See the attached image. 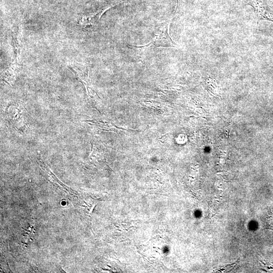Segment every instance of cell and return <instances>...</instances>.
Wrapping results in <instances>:
<instances>
[{
    "label": "cell",
    "mask_w": 273,
    "mask_h": 273,
    "mask_svg": "<svg viewBox=\"0 0 273 273\" xmlns=\"http://www.w3.org/2000/svg\"><path fill=\"white\" fill-rule=\"evenodd\" d=\"M171 23V21H167L156 25L153 29L151 41L143 47H176L177 45L172 40L169 34Z\"/></svg>",
    "instance_id": "1"
},
{
    "label": "cell",
    "mask_w": 273,
    "mask_h": 273,
    "mask_svg": "<svg viewBox=\"0 0 273 273\" xmlns=\"http://www.w3.org/2000/svg\"><path fill=\"white\" fill-rule=\"evenodd\" d=\"M119 3L120 2H118L115 4H112L106 6L94 13L83 16V17H82L81 19L79 20L78 25L83 26L88 25L95 26L99 24L102 15L105 11L111 8L112 6H114Z\"/></svg>",
    "instance_id": "2"
},
{
    "label": "cell",
    "mask_w": 273,
    "mask_h": 273,
    "mask_svg": "<svg viewBox=\"0 0 273 273\" xmlns=\"http://www.w3.org/2000/svg\"><path fill=\"white\" fill-rule=\"evenodd\" d=\"M265 222L266 229L273 230V209L269 213L266 217Z\"/></svg>",
    "instance_id": "3"
}]
</instances>
